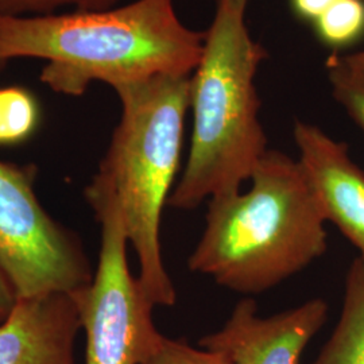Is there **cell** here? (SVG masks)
Segmentation results:
<instances>
[{"label":"cell","mask_w":364,"mask_h":364,"mask_svg":"<svg viewBox=\"0 0 364 364\" xmlns=\"http://www.w3.org/2000/svg\"><path fill=\"white\" fill-rule=\"evenodd\" d=\"M191 77L159 75L114 88L122 117L91 182L114 198L139 260L138 281L154 306L177 302L164 264L159 228L180 169Z\"/></svg>","instance_id":"277c9868"},{"label":"cell","mask_w":364,"mask_h":364,"mask_svg":"<svg viewBox=\"0 0 364 364\" xmlns=\"http://www.w3.org/2000/svg\"><path fill=\"white\" fill-rule=\"evenodd\" d=\"M4 64H6V63H4V61H1V60H0V69H1V68H3V65H4Z\"/></svg>","instance_id":"d6986e66"},{"label":"cell","mask_w":364,"mask_h":364,"mask_svg":"<svg viewBox=\"0 0 364 364\" xmlns=\"http://www.w3.org/2000/svg\"><path fill=\"white\" fill-rule=\"evenodd\" d=\"M344 63L352 69L363 72L364 73V50L360 52L351 53V54H341Z\"/></svg>","instance_id":"ac0fdd59"},{"label":"cell","mask_w":364,"mask_h":364,"mask_svg":"<svg viewBox=\"0 0 364 364\" xmlns=\"http://www.w3.org/2000/svg\"><path fill=\"white\" fill-rule=\"evenodd\" d=\"M85 196L102 224L96 274L73 294L87 336L85 364H142L164 338L153 321L154 305L129 269V239L114 198L91 183Z\"/></svg>","instance_id":"5b68a950"},{"label":"cell","mask_w":364,"mask_h":364,"mask_svg":"<svg viewBox=\"0 0 364 364\" xmlns=\"http://www.w3.org/2000/svg\"><path fill=\"white\" fill-rule=\"evenodd\" d=\"M80 328L73 294L16 299L0 321V364H75Z\"/></svg>","instance_id":"9c48e42d"},{"label":"cell","mask_w":364,"mask_h":364,"mask_svg":"<svg viewBox=\"0 0 364 364\" xmlns=\"http://www.w3.org/2000/svg\"><path fill=\"white\" fill-rule=\"evenodd\" d=\"M328 312L324 299H313L259 317L254 299H240L227 323L201 338L200 347L219 352L234 364H299L308 343L326 324Z\"/></svg>","instance_id":"52a82bcc"},{"label":"cell","mask_w":364,"mask_h":364,"mask_svg":"<svg viewBox=\"0 0 364 364\" xmlns=\"http://www.w3.org/2000/svg\"><path fill=\"white\" fill-rule=\"evenodd\" d=\"M312 26L326 46L336 50L351 46L364 36V0H336Z\"/></svg>","instance_id":"7c38bea8"},{"label":"cell","mask_w":364,"mask_h":364,"mask_svg":"<svg viewBox=\"0 0 364 364\" xmlns=\"http://www.w3.org/2000/svg\"><path fill=\"white\" fill-rule=\"evenodd\" d=\"M16 302V294L7 277L3 273L0 267V321H3L7 314L11 312L14 305Z\"/></svg>","instance_id":"e0dca14e"},{"label":"cell","mask_w":364,"mask_h":364,"mask_svg":"<svg viewBox=\"0 0 364 364\" xmlns=\"http://www.w3.org/2000/svg\"><path fill=\"white\" fill-rule=\"evenodd\" d=\"M246 193L209 200L191 272L239 294H260L318 259L326 218L299 159L267 150Z\"/></svg>","instance_id":"7a4b0ae2"},{"label":"cell","mask_w":364,"mask_h":364,"mask_svg":"<svg viewBox=\"0 0 364 364\" xmlns=\"http://www.w3.org/2000/svg\"><path fill=\"white\" fill-rule=\"evenodd\" d=\"M311 364H364V260L352 262L338 326Z\"/></svg>","instance_id":"30bf717a"},{"label":"cell","mask_w":364,"mask_h":364,"mask_svg":"<svg viewBox=\"0 0 364 364\" xmlns=\"http://www.w3.org/2000/svg\"><path fill=\"white\" fill-rule=\"evenodd\" d=\"M203 33L182 23L174 0L37 16H0V60L39 58L53 91L80 96L93 81L115 88L159 75H192Z\"/></svg>","instance_id":"6da1fadb"},{"label":"cell","mask_w":364,"mask_h":364,"mask_svg":"<svg viewBox=\"0 0 364 364\" xmlns=\"http://www.w3.org/2000/svg\"><path fill=\"white\" fill-rule=\"evenodd\" d=\"M248 0H216L203 54L191 77L193 129L189 156L168 205L198 208L240 192L267 153L255 76L267 57L251 37Z\"/></svg>","instance_id":"3957f363"},{"label":"cell","mask_w":364,"mask_h":364,"mask_svg":"<svg viewBox=\"0 0 364 364\" xmlns=\"http://www.w3.org/2000/svg\"><path fill=\"white\" fill-rule=\"evenodd\" d=\"M39 123L37 99L23 87L0 88V144L25 142Z\"/></svg>","instance_id":"8fae6325"},{"label":"cell","mask_w":364,"mask_h":364,"mask_svg":"<svg viewBox=\"0 0 364 364\" xmlns=\"http://www.w3.org/2000/svg\"><path fill=\"white\" fill-rule=\"evenodd\" d=\"M336 0H290V6L299 19L306 23H313Z\"/></svg>","instance_id":"2e32d148"},{"label":"cell","mask_w":364,"mask_h":364,"mask_svg":"<svg viewBox=\"0 0 364 364\" xmlns=\"http://www.w3.org/2000/svg\"><path fill=\"white\" fill-rule=\"evenodd\" d=\"M142 364H234L219 352L193 348L185 340L164 336Z\"/></svg>","instance_id":"9a60e30c"},{"label":"cell","mask_w":364,"mask_h":364,"mask_svg":"<svg viewBox=\"0 0 364 364\" xmlns=\"http://www.w3.org/2000/svg\"><path fill=\"white\" fill-rule=\"evenodd\" d=\"M119 0H0V16H37L69 7L73 11L111 9Z\"/></svg>","instance_id":"5bb4252c"},{"label":"cell","mask_w":364,"mask_h":364,"mask_svg":"<svg viewBox=\"0 0 364 364\" xmlns=\"http://www.w3.org/2000/svg\"><path fill=\"white\" fill-rule=\"evenodd\" d=\"M326 72L332 96L364 132V73L347 65L341 54L326 60Z\"/></svg>","instance_id":"4fadbf2b"},{"label":"cell","mask_w":364,"mask_h":364,"mask_svg":"<svg viewBox=\"0 0 364 364\" xmlns=\"http://www.w3.org/2000/svg\"><path fill=\"white\" fill-rule=\"evenodd\" d=\"M299 161L318 198L326 221L333 223L364 260V171L348 146L331 138L312 123L293 127Z\"/></svg>","instance_id":"ba28073f"},{"label":"cell","mask_w":364,"mask_h":364,"mask_svg":"<svg viewBox=\"0 0 364 364\" xmlns=\"http://www.w3.org/2000/svg\"><path fill=\"white\" fill-rule=\"evenodd\" d=\"M37 170L0 161V267L16 299L75 294L93 279L75 234L52 219L34 191Z\"/></svg>","instance_id":"8992f818"}]
</instances>
